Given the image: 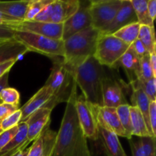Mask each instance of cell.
Wrapping results in <instances>:
<instances>
[{
	"instance_id": "836d02e7",
	"label": "cell",
	"mask_w": 156,
	"mask_h": 156,
	"mask_svg": "<svg viewBox=\"0 0 156 156\" xmlns=\"http://www.w3.org/2000/svg\"><path fill=\"white\" fill-rule=\"evenodd\" d=\"M18 129V127L17 126L15 127L8 129V130L4 131L2 133H0V152H1L3 148L5 147L9 144V142L12 140V139L16 135Z\"/></svg>"
},
{
	"instance_id": "7dc6e473",
	"label": "cell",
	"mask_w": 156,
	"mask_h": 156,
	"mask_svg": "<svg viewBox=\"0 0 156 156\" xmlns=\"http://www.w3.org/2000/svg\"><path fill=\"white\" fill-rule=\"evenodd\" d=\"M2 42H5V41H0V44H1V43H2Z\"/></svg>"
},
{
	"instance_id": "ee69618b",
	"label": "cell",
	"mask_w": 156,
	"mask_h": 156,
	"mask_svg": "<svg viewBox=\"0 0 156 156\" xmlns=\"http://www.w3.org/2000/svg\"><path fill=\"white\" fill-rule=\"evenodd\" d=\"M149 62H150L152 72L156 76V53H152L149 54Z\"/></svg>"
},
{
	"instance_id": "74e56055",
	"label": "cell",
	"mask_w": 156,
	"mask_h": 156,
	"mask_svg": "<svg viewBox=\"0 0 156 156\" xmlns=\"http://www.w3.org/2000/svg\"><path fill=\"white\" fill-rule=\"evenodd\" d=\"M129 143L133 156H145L140 138L138 140H133L132 137L130 140H129Z\"/></svg>"
},
{
	"instance_id": "e575fe53",
	"label": "cell",
	"mask_w": 156,
	"mask_h": 156,
	"mask_svg": "<svg viewBox=\"0 0 156 156\" xmlns=\"http://www.w3.org/2000/svg\"><path fill=\"white\" fill-rule=\"evenodd\" d=\"M19 109L18 106L9 104H0V123Z\"/></svg>"
},
{
	"instance_id": "b9f144b4",
	"label": "cell",
	"mask_w": 156,
	"mask_h": 156,
	"mask_svg": "<svg viewBox=\"0 0 156 156\" xmlns=\"http://www.w3.org/2000/svg\"><path fill=\"white\" fill-rule=\"evenodd\" d=\"M18 21H21L0 12V24H12V23L18 22Z\"/></svg>"
},
{
	"instance_id": "4316f807",
	"label": "cell",
	"mask_w": 156,
	"mask_h": 156,
	"mask_svg": "<svg viewBox=\"0 0 156 156\" xmlns=\"http://www.w3.org/2000/svg\"><path fill=\"white\" fill-rule=\"evenodd\" d=\"M130 105H123L117 107V115L122 126L126 131L129 138H132V126H131V118H130Z\"/></svg>"
},
{
	"instance_id": "7402d4cb",
	"label": "cell",
	"mask_w": 156,
	"mask_h": 156,
	"mask_svg": "<svg viewBox=\"0 0 156 156\" xmlns=\"http://www.w3.org/2000/svg\"><path fill=\"white\" fill-rule=\"evenodd\" d=\"M30 2V0L0 1V12L20 21H24L26 11Z\"/></svg>"
},
{
	"instance_id": "2e32d148",
	"label": "cell",
	"mask_w": 156,
	"mask_h": 156,
	"mask_svg": "<svg viewBox=\"0 0 156 156\" xmlns=\"http://www.w3.org/2000/svg\"><path fill=\"white\" fill-rule=\"evenodd\" d=\"M50 124L46 126L33 145L29 147L27 156H51L57 133L50 129Z\"/></svg>"
},
{
	"instance_id": "30bf717a",
	"label": "cell",
	"mask_w": 156,
	"mask_h": 156,
	"mask_svg": "<svg viewBox=\"0 0 156 156\" xmlns=\"http://www.w3.org/2000/svg\"><path fill=\"white\" fill-rule=\"evenodd\" d=\"M91 26L89 11V2H81L79 9L73 16L63 23L62 41H66L73 35Z\"/></svg>"
},
{
	"instance_id": "e0dca14e",
	"label": "cell",
	"mask_w": 156,
	"mask_h": 156,
	"mask_svg": "<svg viewBox=\"0 0 156 156\" xmlns=\"http://www.w3.org/2000/svg\"><path fill=\"white\" fill-rule=\"evenodd\" d=\"M101 152L105 156H126L116 134L98 125V140Z\"/></svg>"
},
{
	"instance_id": "4dcf8cb0",
	"label": "cell",
	"mask_w": 156,
	"mask_h": 156,
	"mask_svg": "<svg viewBox=\"0 0 156 156\" xmlns=\"http://www.w3.org/2000/svg\"><path fill=\"white\" fill-rule=\"evenodd\" d=\"M21 112L20 109H18L14 114H12V115L5 119L2 123H0V133L18 126L21 123Z\"/></svg>"
},
{
	"instance_id": "603a6c76",
	"label": "cell",
	"mask_w": 156,
	"mask_h": 156,
	"mask_svg": "<svg viewBox=\"0 0 156 156\" xmlns=\"http://www.w3.org/2000/svg\"><path fill=\"white\" fill-rule=\"evenodd\" d=\"M130 118L132 126V135L139 137L151 136L150 133L146 126V121L140 110L135 106L130 105Z\"/></svg>"
},
{
	"instance_id": "bcb514c9",
	"label": "cell",
	"mask_w": 156,
	"mask_h": 156,
	"mask_svg": "<svg viewBox=\"0 0 156 156\" xmlns=\"http://www.w3.org/2000/svg\"><path fill=\"white\" fill-rule=\"evenodd\" d=\"M18 153H16V154H14V155H11V156H16V155H17V154H18Z\"/></svg>"
},
{
	"instance_id": "cb8c5ba5",
	"label": "cell",
	"mask_w": 156,
	"mask_h": 156,
	"mask_svg": "<svg viewBox=\"0 0 156 156\" xmlns=\"http://www.w3.org/2000/svg\"><path fill=\"white\" fill-rule=\"evenodd\" d=\"M131 4L140 25L154 27V21L150 18L147 9L148 0H130Z\"/></svg>"
},
{
	"instance_id": "5b68a950",
	"label": "cell",
	"mask_w": 156,
	"mask_h": 156,
	"mask_svg": "<svg viewBox=\"0 0 156 156\" xmlns=\"http://www.w3.org/2000/svg\"><path fill=\"white\" fill-rule=\"evenodd\" d=\"M14 39L25 46L29 52H36L44 56L54 58H62L64 55V41L52 39L30 32L15 30Z\"/></svg>"
},
{
	"instance_id": "7bdbcfd3",
	"label": "cell",
	"mask_w": 156,
	"mask_h": 156,
	"mask_svg": "<svg viewBox=\"0 0 156 156\" xmlns=\"http://www.w3.org/2000/svg\"><path fill=\"white\" fill-rule=\"evenodd\" d=\"M9 73L10 71H8L5 73L3 76L0 77V93L5 88L9 87ZM1 101H0V104H1Z\"/></svg>"
},
{
	"instance_id": "9c48e42d",
	"label": "cell",
	"mask_w": 156,
	"mask_h": 156,
	"mask_svg": "<svg viewBox=\"0 0 156 156\" xmlns=\"http://www.w3.org/2000/svg\"><path fill=\"white\" fill-rule=\"evenodd\" d=\"M14 30L30 32L52 39L62 40L63 24L42 22L37 21H21L9 24Z\"/></svg>"
},
{
	"instance_id": "f6af8a7d",
	"label": "cell",
	"mask_w": 156,
	"mask_h": 156,
	"mask_svg": "<svg viewBox=\"0 0 156 156\" xmlns=\"http://www.w3.org/2000/svg\"><path fill=\"white\" fill-rule=\"evenodd\" d=\"M29 152V148H26L25 149L22 151H20L18 154H17L16 156H27L28 155Z\"/></svg>"
},
{
	"instance_id": "d4e9b609",
	"label": "cell",
	"mask_w": 156,
	"mask_h": 156,
	"mask_svg": "<svg viewBox=\"0 0 156 156\" xmlns=\"http://www.w3.org/2000/svg\"><path fill=\"white\" fill-rule=\"evenodd\" d=\"M140 28V24L139 23H134L122 27L112 35L130 46L136 40L138 39Z\"/></svg>"
},
{
	"instance_id": "7c38bea8",
	"label": "cell",
	"mask_w": 156,
	"mask_h": 156,
	"mask_svg": "<svg viewBox=\"0 0 156 156\" xmlns=\"http://www.w3.org/2000/svg\"><path fill=\"white\" fill-rule=\"evenodd\" d=\"M138 23L136 15L130 0H122L121 7L113 21L102 30L101 35H112L116 31L129 24Z\"/></svg>"
},
{
	"instance_id": "6da1fadb",
	"label": "cell",
	"mask_w": 156,
	"mask_h": 156,
	"mask_svg": "<svg viewBox=\"0 0 156 156\" xmlns=\"http://www.w3.org/2000/svg\"><path fill=\"white\" fill-rule=\"evenodd\" d=\"M77 95V85L75 81L51 156H93L78 119L75 107Z\"/></svg>"
},
{
	"instance_id": "9a60e30c",
	"label": "cell",
	"mask_w": 156,
	"mask_h": 156,
	"mask_svg": "<svg viewBox=\"0 0 156 156\" xmlns=\"http://www.w3.org/2000/svg\"><path fill=\"white\" fill-rule=\"evenodd\" d=\"M51 112L50 109L41 108L27 118L25 123L27 127V140L29 143L34 141L46 126L50 123Z\"/></svg>"
},
{
	"instance_id": "f35d334b",
	"label": "cell",
	"mask_w": 156,
	"mask_h": 156,
	"mask_svg": "<svg viewBox=\"0 0 156 156\" xmlns=\"http://www.w3.org/2000/svg\"><path fill=\"white\" fill-rule=\"evenodd\" d=\"M131 47L133 49V50L135 51V53H136L137 56L140 58L143 57V56H146V55L149 54L148 50H146V47L143 45V43L140 41L139 39H136L132 44H131Z\"/></svg>"
},
{
	"instance_id": "ffe728a7",
	"label": "cell",
	"mask_w": 156,
	"mask_h": 156,
	"mask_svg": "<svg viewBox=\"0 0 156 156\" xmlns=\"http://www.w3.org/2000/svg\"><path fill=\"white\" fill-rule=\"evenodd\" d=\"M29 52L27 47L15 39L0 44V64L10 60H18Z\"/></svg>"
},
{
	"instance_id": "ac0fdd59",
	"label": "cell",
	"mask_w": 156,
	"mask_h": 156,
	"mask_svg": "<svg viewBox=\"0 0 156 156\" xmlns=\"http://www.w3.org/2000/svg\"><path fill=\"white\" fill-rule=\"evenodd\" d=\"M51 96L50 91L45 86H43L41 89L38 90L36 94H34L31 98L29 99L28 101L26 102L22 108H20L21 112V123L25 122L33 113L43 108L44 105L50 100Z\"/></svg>"
},
{
	"instance_id": "277c9868",
	"label": "cell",
	"mask_w": 156,
	"mask_h": 156,
	"mask_svg": "<svg viewBox=\"0 0 156 156\" xmlns=\"http://www.w3.org/2000/svg\"><path fill=\"white\" fill-rule=\"evenodd\" d=\"M53 60L51 73L44 85L50 91L52 96L43 107L51 111L58 104L67 102L75 82L74 77L64 65L62 58H54Z\"/></svg>"
},
{
	"instance_id": "44dd1931",
	"label": "cell",
	"mask_w": 156,
	"mask_h": 156,
	"mask_svg": "<svg viewBox=\"0 0 156 156\" xmlns=\"http://www.w3.org/2000/svg\"><path fill=\"white\" fill-rule=\"evenodd\" d=\"M131 86L133 88V93L131 95V101L133 103L132 106L136 107L140 110L141 114H143L145 121H146L148 129H149L152 137H153L149 120V108L150 101L140 87L136 85H131Z\"/></svg>"
},
{
	"instance_id": "60d3db41",
	"label": "cell",
	"mask_w": 156,
	"mask_h": 156,
	"mask_svg": "<svg viewBox=\"0 0 156 156\" xmlns=\"http://www.w3.org/2000/svg\"><path fill=\"white\" fill-rule=\"evenodd\" d=\"M17 60H10L0 64V77L5 74L6 72L10 71Z\"/></svg>"
},
{
	"instance_id": "52a82bcc",
	"label": "cell",
	"mask_w": 156,
	"mask_h": 156,
	"mask_svg": "<svg viewBox=\"0 0 156 156\" xmlns=\"http://www.w3.org/2000/svg\"><path fill=\"white\" fill-rule=\"evenodd\" d=\"M75 107L79 123L86 138L97 142L98 140V123L95 105L88 102L82 94H78Z\"/></svg>"
},
{
	"instance_id": "ba28073f",
	"label": "cell",
	"mask_w": 156,
	"mask_h": 156,
	"mask_svg": "<svg viewBox=\"0 0 156 156\" xmlns=\"http://www.w3.org/2000/svg\"><path fill=\"white\" fill-rule=\"evenodd\" d=\"M122 0H94L89 2L91 26L101 31L114 18L121 7Z\"/></svg>"
},
{
	"instance_id": "7a4b0ae2",
	"label": "cell",
	"mask_w": 156,
	"mask_h": 156,
	"mask_svg": "<svg viewBox=\"0 0 156 156\" xmlns=\"http://www.w3.org/2000/svg\"><path fill=\"white\" fill-rule=\"evenodd\" d=\"M100 37V30L91 26L64 41L62 61L73 76L82 64L93 56Z\"/></svg>"
},
{
	"instance_id": "3957f363",
	"label": "cell",
	"mask_w": 156,
	"mask_h": 156,
	"mask_svg": "<svg viewBox=\"0 0 156 156\" xmlns=\"http://www.w3.org/2000/svg\"><path fill=\"white\" fill-rule=\"evenodd\" d=\"M103 66L94 56L88 58L75 72L74 77L77 86L80 88L85 98L98 107L103 106L102 80L106 76Z\"/></svg>"
},
{
	"instance_id": "ab89813d",
	"label": "cell",
	"mask_w": 156,
	"mask_h": 156,
	"mask_svg": "<svg viewBox=\"0 0 156 156\" xmlns=\"http://www.w3.org/2000/svg\"><path fill=\"white\" fill-rule=\"evenodd\" d=\"M147 9L149 17L154 21L156 17V0H148Z\"/></svg>"
},
{
	"instance_id": "f546056e",
	"label": "cell",
	"mask_w": 156,
	"mask_h": 156,
	"mask_svg": "<svg viewBox=\"0 0 156 156\" xmlns=\"http://www.w3.org/2000/svg\"><path fill=\"white\" fill-rule=\"evenodd\" d=\"M0 101L2 103L18 106L20 103V94L16 89L13 88H5L0 93Z\"/></svg>"
},
{
	"instance_id": "d6a6232c",
	"label": "cell",
	"mask_w": 156,
	"mask_h": 156,
	"mask_svg": "<svg viewBox=\"0 0 156 156\" xmlns=\"http://www.w3.org/2000/svg\"><path fill=\"white\" fill-rule=\"evenodd\" d=\"M145 156H155V138L151 136L140 137Z\"/></svg>"
},
{
	"instance_id": "4fadbf2b",
	"label": "cell",
	"mask_w": 156,
	"mask_h": 156,
	"mask_svg": "<svg viewBox=\"0 0 156 156\" xmlns=\"http://www.w3.org/2000/svg\"><path fill=\"white\" fill-rule=\"evenodd\" d=\"M95 107L98 125L102 126L104 129L116 134L117 136L124 137L130 140L120 123L116 108L104 106Z\"/></svg>"
},
{
	"instance_id": "5bb4252c",
	"label": "cell",
	"mask_w": 156,
	"mask_h": 156,
	"mask_svg": "<svg viewBox=\"0 0 156 156\" xmlns=\"http://www.w3.org/2000/svg\"><path fill=\"white\" fill-rule=\"evenodd\" d=\"M50 23L63 24L79 9V0H53L49 5Z\"/></svg>"
},
{
	"instance_id": "83f0119b",
	"label": "cell",
	"mask_w": 156,
	"mask_h": 156,
	"mask_svg": "<svg viewBox=\"0 0 156 156\" xmlns=\"http://www.w3.org/2000/svg\"><path fill=\"white\" fill-rule=\"evenodd\" d=\"M52 2L53 0H30L24 21H33L35 17Z\"/></svg>"
},
{
	"instance_id": "d590c367",
	"label": "cell",
	"mask_w": 156,
	"mask_h": 156,
	"mask_svg": "<svg viewBox=\"0 0 156 156\" xmlns=\"http://www.w3.org/2000/svg\"><path fill=\"white\" fill-rule=\"evenodd\" d=\"M149 120L154 138L156 137V101H150L149 108Z\"/></svg>"
},
{
	"instance_id": "8fae6325",
	"label": "cell",
	"mask_w": 156,
	"mask_h": 156,
	"mask_svg": "<svg viewBox=\"0 0 156 156\" xmlns=\"http://www.w3.org/2000/svg\"><path fill=\"white\" fill-rule=\"evenodd\" d=\"M103 106L117 108L123 105H129L123 94V88L118 80L108 74L102 80Z\"/></svg>"
},
{
	"instance_id": "8992f818",
	"label": "cell",
	"mask_w": 156,
	"mask_h": 156,
	"mask_svg": "<svg viewBox=\"0 0 156 156\" xmlns=\"http://www.w3.org/2000/svg\"><path fill=\"white\" fill-rule=\"evenodd\" d=\"M129 47L113 35H101L93 56L103 66L113 68Z\"/></svg>"
},
{
	"instance_id": "8d00e7d4",
	"label": "cell",
	"mask_w": 156,
	"mask_h": 156,
	"mask_svg": "<svg viewBox=\"0 0 156 156\" xmlns=\"http://www.w3.org/2000/svg\"><path fill=\"white\" fill-rule=\"evenodd\" d=\"M15 30L8 24H0V41H8L14 40Z\"/></svg>"
},
{
	"instance_id": "484cf974",
	"label": "cell",
	"mask_w": 156,
	"mask_h": 156,
	"mask_svg": "<svg viewBox=\"0 0 156 156\" xmlns=\"http://www.w3.org/2000/svg\"><path fill=\"white\" fill-rule=\"evenodd\" d=\"M138 39L146 47L149 53H156V44L154 27L146 25H140Z\"/></svg>"
},
{
	"instance_id": "1f68e13d",
	"label": "cell",
	"mask_w": 156,
	"mask_h": 156,
	"mask_svg": "<svg viewBox=\"0 0 156 156\" xmlns=\"http://www.w3.org/2000/svg\"><path fill=\"white\" fill-rule=\"evenodd\" d=\"M152 78H156V76L152 72L149 62V54H148L140 58V76L139 79L149 80Z\"/></svg>"
},
{
	"instance_id": "d6986e66",
	"label": "cell",
	"mask_w": 156,
	"mask_h": 156,
	"mask_svg": "<svg viewBox=\"0 0 156 156\" xmlns=\"http://www.w3.org/2000/svg\"><path fill=\"white\" fill-rule=\"evenodd\" d=\"M127 74L130 84L139 79L140 76V58L131 46L122 56L119 62Z\"/></svg>"
},
{
	"instance_id": "f1b7e54d",
	"label": "cell",
	"mask_w": 156,
	"mask_h": 156,
	"mask_svg": "<svg viewBox=\"0 0 156 156\" xmlns=\"http://www.w3.org/2000/svg\"><path fill=\"white\" fill-rule=\"evenodd\" d=\"M131 85L140 87L150 101H156V78H152L149 80L138 79Z\"/></svg>"
}]
</instances>
